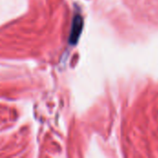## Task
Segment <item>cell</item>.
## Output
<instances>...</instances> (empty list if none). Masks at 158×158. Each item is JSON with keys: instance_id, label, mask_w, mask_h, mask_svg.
<instances>
[{"instance_id": "cell-1", "label": "cell", "mask_w": 158, "mask_h": 158, "mask_svg": "<svg viewBox=\"0 0 158 158\" xmlns=\"http://www.w3.org/2000/svg\"><path fill=\"white\" fill-rule=\"evenodd\" d=\"M82 27H83V20L81 15L77 14L72 21V27L70 30V35L69 38V42L71 44H75L81 35V32L82 31Z\"/></svg>"}]
</instances>
